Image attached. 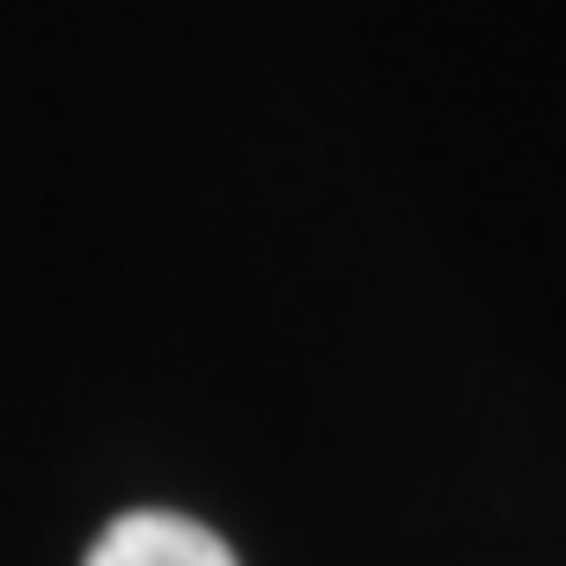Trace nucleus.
<instances>
[{"label": "nucleus", "mask_w": 566, "mask_h": 566, "mask_svg": "<svg viewBox=\"0 0 566 566\" xmlns=\"http://www.w3.org/2000/svg\"><path fill=\"white\" fill-rule=\"evenodd\" d=\"M88 566H235V552L191 515L169 507H133L88 545Z\"/></svg>", "instance_id": "f257e3e1"}]
</instances>
